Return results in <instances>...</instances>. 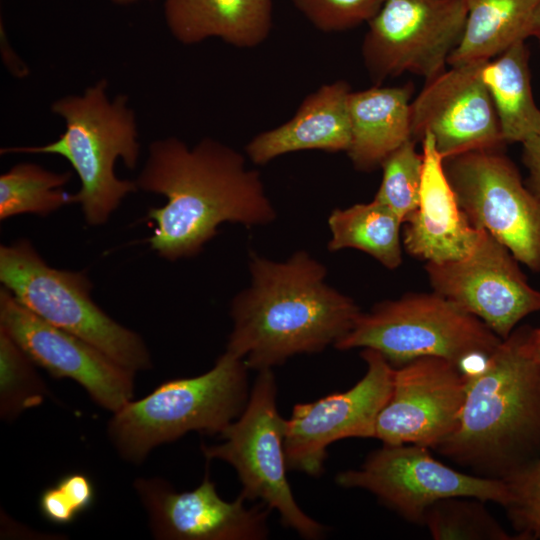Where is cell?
Returning <instances> with one entry per match:
<instances>
[{
  "mask_svg": "<svg viewBox=\"0 0 540 540\" xmlns=\"http://www.w3.org/2000/svg\"><path fill=\"white\" fill-rule=\"evenodd\" d=\"M508 491L504 506L517 540H540V453L502 478Z\"/></svg>",
  "mask_w": 540,
  "mask_h": 540,
  "instance_id": "f1b7e54d",
  "label": "cell"
},
{
  "mask_svg": "<svg viewBox=\"0 0 540 540\" xmlns=\"http://www.w3.org/2000/svg\"><path fill=\"white\" fill-rule=\"evenodd\" d=\"M317 29L338 32L368 22L385 0H292Z\"/></svg>",
  "mask_w": 540,
  "mask_h": 540,
  "instance_id": "f546056e",
  "label": "cell"
},
{
  "mask_svg": "<svg viewBox=\"0 0 540 540\" xmlns=\"http://www.w3.org/2000/svg\"><path fill=\"white\" fill-rule=\"evenodd\" d=\"M108 81L100 79L82 94L55 100L51 111L65 123L64 132L41 146L2 148L1 154H54L65 158L80 180L74 194L86 222L106 223L121 201L138 189L136 181L120 179L115 164L122 160L129 169L137 166L140 144L136 116L128 97L108 95Z\"/></svg>",
  "mask_w": 540,
  "mask_h": 540,
  "instance_id": "277c9868",
  "label": "cell"
},
{
  "mask_svg": "<svg viewBox=\"0 0 540 540\" xmlns=\"http://www.w3.org/2000/svg\"><path fill=\"white\" fill-rule=\"evenodd\" d=\"M433 291L484 322L502 340L526 316L540 311L534 289L509 249L481 229L473 250L464 258L426 263Z\"/></svg>",
  "mask_w": 540,
  "mask_h": 540,
  "instance_id": "4fadbf2b",
  "label": "cell"
},
{
  "mask_svg": "<svg viewBox=\"0 0 540 540\" xmlns=\"http://www.w3.org/2000/svg\"><path fill=\"white\" fill-rule=\"evenodd\" d=\"M350 86L339 80L309 94L291 119L254 136L248 158L263 165L284 154L303 150L347 152L351 141L348 110Z\"/></svg>",
  "mask_w": 540,
  "mask_h": 540,
  "instance_id": "d6986e66",
  "label": "cell"
},
{
  "mask_svg": "<svg viewBox=\"0 0 540 540\" xmlns=\"http://www.w3.org/2000/svg\"><path fill=\"white\" fill-rule=\"evenodd\" d=\"M528 341L531 353L536 362L540 365V327H530Z\"/></svg>",
  "mask_w": 540,
  "mask_h": 540,
  "instance_id": "836d02e7",
  "label": "cell"
},
{
  "mask_svg": "<svg viewBox=\"0 0 540 540\" xmlns=\"http://www.w3.org/2000/svg\"><path fill=\"white\" fill-rule=\"evenodd\" d=\"M445 172L471 224L487 231L529 269L540 271V200L497 149L444 160Z\"/></svg>",
  "mask_w": 540,
  "mask_h": 540,
  "instance_id": "9c48e42d",
  "label": "cell"
},
{
  "mask_svg": "<svg viewBox=\"0 0 540 540\" xmlns=\"http://www.w3.org/2000/svg\"><path fill=\"white\" fill-rule=\"evenodd\" d=\"M163 13L171 35L184 45L218 38L254 48L272 28V0H164Z\"/></svg>",
  "mask_w": 540,
  "mask_h": 540,
  "instance_id": "ffe728a7",
  "label": "cell"
},
{
  "mask_svg": "<svg viewBox=\"0 0 540 540\" xmlns=\"http://www.w3.org/2000/svg\"><path fill=\"white\" fill-rule=\"evenodd\" d=\"M365 375L352 388L314 402L299 403L286 419L287 468L319 476L327 448L345 438H374L377 418L387 403L395 368L378 351L364 348Z\"/></svg>",
  "mask_w": 540,
  "mask_h": 540,
  "instance_id": "7c38bea8",
  "label": "cell"
},
{
  "mask_svg": "<svg viewBox=\"0 0 540 540\" xmlns=\"http://www.w3.org/2000/svg\"><path fill=\"white\" fill-rule=\"evenodd\" d=\"M501 341L479 318L433 291L405 294L361 312L334 347L374 349L394 368L421 357H440L466 374L471 360L484 362Z\"/></svg>",
  "mask_w": 540,
  "mask_h": 540,
  "instance_id": "8992f818",
  "label": "cell"
},
{
  "mask_svg": "<svg viewBox=\"0 0 540 540\" xmlns=\"http://www.w3.org/2000/svg\"><path fill=\"white\" fill-rule=\"evenodd\" d=\"M465 393L466 379L456 364L432 356L407 362L394 370L374 438L435 449L456 428Z\"/></svg>",
  "mask_w": 540,
  "mask_h": 540,
  "instance_id": "9a60e30c",
  "label": "cell"
},
{
  "mask_svg": "<svg viewBox=\"0 0 540 540\" xmlns=\"http://www.w3.org/2000/svg\"><path fill=\"white\" fill-rule=\"evenodd\" d=\"M531 37L536 38L540 45V1L536 7V10L534 12V16L532 19Z\"/></svg>",
  "mask_w": 540,
  "mask_h": 540,
  "instance_id": "e575fe53",
  "label": "cell"
},
{
  "mask_svg": "<svg viewBox=\"0 0 540 540\" xmlns=\"http://www.w3.org/2000/svg\"><path fill=\"white\" fill-rule=\"evenodd\" d=\"M134 489L148 514L156 539L164 540H262L269 533L266 505L247 507L241 493L225 501L217 493L206 469L201 484L176 492L164 479L137 478Z\"/></svg>",
  "mask_w": 540,
  "mask_h": 540,
  "instance_id": "e0dca14e",
  "label": "cell"
},
{
  "mask_svg": "<svg viewBox=\"0 0 540 540\" xmlns=\"http://www.w3.org/2000/svg\"><path fill=\"white\" fill-rule=\"evenodd\" d=\"M540 0H466L467 15L461 39L448 66L491 60L531 37L534 12Z\"/></svg>",
  "mask_w": 540,
  "mask_h": 540,
  "instance_id": "603a6c76",
  "label": "cell"
},
{
  "mask_svg": "<svg viewBox=\"0 0 540 540\" xmlns=\"http://www.w3.org/2000/svg\"><path fill=\"white\" fill-rule=\"evenodd\" d=\"M529 326L515 328L466 374L456 428L435 450L476 475L502 479L540 453V365Z\"/></svg>",
  "mask_w": 540,
  "mask_h": 540,
  "instance_id": "3957f363",
  "label": "cell"
},
{
  "mask_svg": "<svg viewBox=\"0 0 540 540\" xmlns=\"http://www.w3.org/2000/svg\"><path fill=\"white\" fill-rule=\"evenodd\" d=\"M383 174L374 199L391 209L404 223L419 204L423 156L409 139L381 163Z\"/></svg>",
  "mask_w": 540,
  "mask_h": 540,
  "instance_id": "83f0119b",
  "label": "cell"
},
{
  "mask_svg": "<svg viewBox=\"0 0 540 540\" xmlns=\"http://www.w3.org/2000/svg\"><path fill=\"white\" fill-rule=\"evenodd\" d=\"M37 366L0 327V417L11 422L51 395Z\"/></svg>",
  "mask_w": 540,
  "mask_h": 540,
  "instance_id": "4316f807",
  "label": "cell"
},
{
  "mask_svg": "<svg viewBox=\"0 0 540 540\" xmlns=\"http://www.w3.org/2000/svg\"><path fill=\"white\" fill-rule=\"evenodd\" d=\"M481 78L495 108L504 143L522 144L540 133V109L532 93L525 41L486 61Z\"/></svg>",
  "mask_w": 540,
  "mask_h": 540,
  "instance_id": "7402d4cb",
  "label": "cell"
},
{
  "mask_svg": "<svg viewBox=\"0 0 540 540\" xmlns=\"http://www.w3.org/2000/svg\"><path fill=\"white\" fill-rule=\"evenodd\" d=\"M423 172L418 207L407 219L402 243L409 255L426 263H444L467 256L481 229L461 209L445 172L434 138L422 139Z\"/></svg>",
  "mask_w": 540,
  "mask_h": 540,
  "instance_id": "ac0fdd59",
  "label": "cell"
},
{
  "mask_svg": "<svg viewBox=\"0 0 540 540\" xmlns=\"http://www.w3.org/2000/svg\"><path fill=\"white\" fill-rule=\"evenodd\" d=\"M484 503L472 497L438 500L427 509L422 525L435 540H516Z\"/></svg>",
  "mask_w": 540,
  "mask_h": 540,
  "instance_id": "484cf974",
  "label": "cell"
},
{
  "mask_svg": "<svg viewBox=\"0 0 540 540\" xmlns=\"http://www.w3.org/2000/svg\"><path fill=\"white\" fill-rule=\"evenodd\" d=\"M0 281L38 317L87 341L121 366L134 372L152 367L141 336L93 301L86 273L50 267L27 239L1 245Z\"/></svg>",
  "mask_w": 540,
  "mask_h": 540,
  "instance_id": "52a82bcc",
  "label": "cell"
},
{
  "mask_svg": "<svg viewBox=\"0 0 540 540\" xmlns=\"http://www.w3.org/2000/svg\"><path fill=\"white\" fill-rule=\"evenodd\" d=\"M523 163L529 171L527 187L540 200V133L523 143Z\"/></svg>",
  "mask_w": 540,
  "mask_h": 540,
  "instance_id": "d6a6232c",
  "label": "cell"
},
{
  "mask_svg": "<svg viewBox=\"0 0 540 540\" xmlns=\"http://www.w3.org/2000/svg\"><path fill=\"white\" fill-rule=\"evenodd\" d=\"M69 171L54 172L36 163L22 162L0 176V220L21 214L46 216L75 203L74 194L64 190Z\"/></svg>",
  "mask_w": 540,
  "mask_h": 540,
  "instance_id": "d4e9b609",
  "label": "cell"
},
{
  "mask_svg": "<svg viewBox=\"0 0 540 540\" xmlns=\"http://www.w3.org/2000/svg\"><path fill=\"white\" fill-rule=\"evenodd\" d=\"M486 61L450 66L426 81L411 101L412 138L430 133L443 160L504 143L492 100L481 78Z\"/></svg>",
  "mask_w": 540,
  "mask_h": 540,
  "instance_id": "2e32d148",
  "label": "cell"
},
{
  "mask_svg": "<svg viewBox=\"0 0 540 540\" xmlns=\"http://www.w3.org/2000/svg\"><path fill=\"white\" fill-rule=\"evenodd\" d=\"M466 0H385L368 21L362 56L380 83L409 72L426 81L446 70L459 43Z\"/></svg>",
  "mask_w": 540,
  "mask_h": 540,
  "instance_id": "30bf717a",
  "label": "cell"
},
{
  "mask_svg": "<svg viewBox=\"0 0 540 540\" xmlns=\"http://www.w3.org/2000/svg\"><path fill=\"white\" fill-rule=\"evenodd\" d=\"M412 86H374L351 91L348 110L351 141L347 154L357 170L371 171L412 138Z\"/></svg>",
  "mask_w": 540,
  "mask_h": 540,
  "instance_id": "44dd1931",
  "label": "cell"
},
{
  "mask_svg": "<svg viewBox=\"0 0 540 540\" xmlns=\"http://www.w3.org/2000/svg\"><path fill=\"white\" fill-rule=\"evenodd\" d=\"M110 1L116 4L127 5V4L135 3L138 1H144V0H110Z\"/></svg>",
  "mask_w": 540,
  "mask_h": 540,
  "instance_id": "d590c367",
  "label": "cell"
},
{
  "mask_svg": "<svg viewBox=\"0 0 540 540\" xmlns=\"http://www.w3.org/2000/svg\"><path fill=\"white\" fill-rule=\"evenodd\" d=\"M56 485L68 496L79 514L93 504L95 489L87 475L80 472L69 473L59 479Z\"/></svg>",
  "mask_w": 540,
  "mask_h": 540,
  "instance_id": "1f68e13d",
  "label": "cell"
},
{
  "mask_svg": "<svg viewBox=\"0 0 540 540\" xmlns=\"http://www.w3.org/2000/svg\"><path fill=\"white\" fill-rule=\"evenodd\" d=\"M0 327L37 366L55 378L77 382L102 408L114 413L133 400L134 371L80 337L44 321L3 286Z\"/></svg>",
  "mask_w": 540,
  "mask_h": 540,
  "instance_id": "5bb4252c",
  "label": "cell"
},
{
  "mask_svg": "<svg viewBox=\"0 0 540 540\" xmlns=\"http://www.w3.org/2000/svg\"><path fill=\"white\" fill-rule=\"evenodd\" d=\"M336 483L358 488L405 520L422 524L427 509L449 497H472L501 506L508 502L502 479L467 474L435 459L429 448L413 445H387L371 452L358 469L338 473Z\"/></svg>",
  "mask_w": 540,
  "mask_h": 540,
  "instance_id": "8fae6325",
  "label": "cell"
},
{
  "mask_svg": "<svg viewBox=\"0 0 540 540\" xmlns=\"http://www.w3.org/2000/svg\"><path fill=\"white\" fill-rule=\"evenodd\" d=\"M247 370L243 359L225 351L206 373L162 383L113 413L110 441L123 459L140 464L155 447L188 432L221 434L247 405Z\"/></svg>",
  "mask_w": 540,
  "mask_h": 540,
  "instance_id": "5b68a950",
  "label": "cell"
},
{
  "mask_svg": "<svg viewBox=\"0 0 540 540\" xmlns=\"http://www.w3.org/2000/svg\"><path fill=\"white\" fill-rule=\"evenodd\" d=\"M135 181L138 189L167 199L148 211L155 223L148 242L170 261L198 255L223 223L250 227L276 218L259 172L246 166L241 153L212 138L192 147L176 137L153 141Z\"/></svg>",
  "mask_w": 540,
  "mask_h": 540,
  "instance_id": "6da1fadb",
  "label": "cell"
},
{
  "mask_svg": "<svg viewBox=\"0 0 540 540\" xmlns=\"http://www.w3.org/2000/svg\"><path fill=\"white\" fill-rule=\"evenodd\" d=\"M250 284L232 300L226 351L263 370L297 354L317 353L341 339L361 311L326 283V267L306 251L286 261L250 254Z\"/></svg>",
  "mask_w": 540,
  "mask_h": 540,
  "instance_id": "7a4b0ae2",
  "label": "cell"
},
{
  "mask_svg": "<svg viewBox=\"0 0 540 540\" xmlns=\"http://www.w3.org/2000/svg\"><path fill=\"white\" fill-rule=\"evenodd\" d=\"M276 382L271 369L258 371L242 414L222 432L223 442L203 445L207 461L232 465L247 500H260L277 510L282 524L306 539H319L326 528L298 506L288 483L284 451L286 419L278 412Z\"/></svg>",
  "mask_w": 540,
  "mask_h": 540,
  "instance_id": "ba28073f",
  "label": "cell"
},
{
  "mask_svg": "<svg viewBox=\"0 0 540 540\" xmlns=\"http://www.w3.org/2000/svg\"><path fill=\"white\" fill-rule=\"evenodd\" d=\"M39 508L45 519L58 525L69 524L79 515L68 496L57 485L41 493Z\"/></svg>",
  "mask_w": 540,
  "mask_h": 540,
  "instance_id": "4dcf8cb0",
  "label": "cell"
},
{
  "mask_svg": "<svg viewBox=\"0 0 540 540\" xmlns=\"http://www.w3.org/2000/svg\"><path fill=\"white\" fill-rule=\"evenodd\" d=\"M402 220L387 206L373 199L344 209H334L328 217L331 252L353 248L372 256L387 269L402 263L400 229Z\"/></svg>",
  "mask_w": 540,
  "mask_h": 540,
  "instance_id": "cb8c5ba5",
  "label": "cell"
}]
</instances>
